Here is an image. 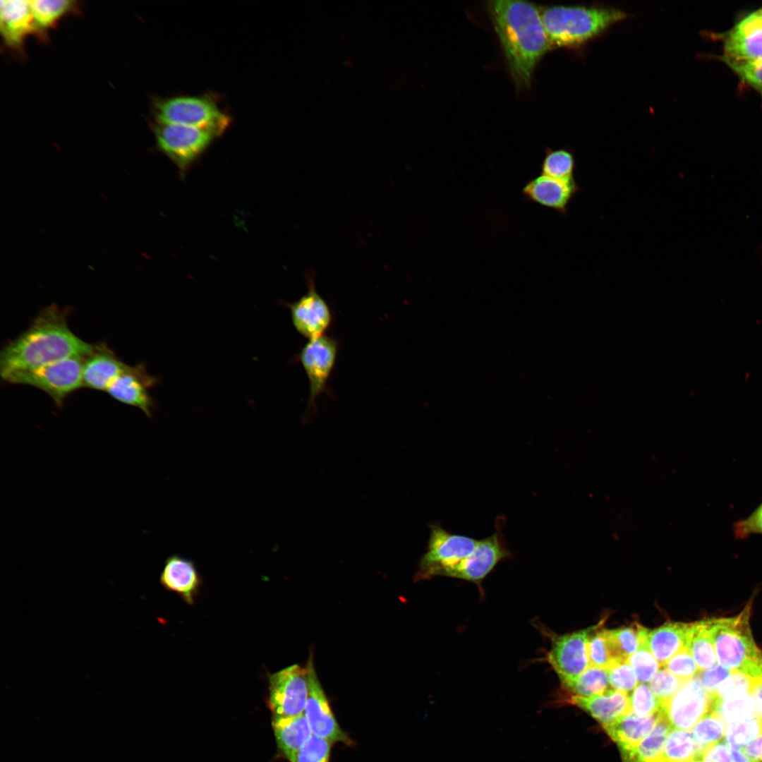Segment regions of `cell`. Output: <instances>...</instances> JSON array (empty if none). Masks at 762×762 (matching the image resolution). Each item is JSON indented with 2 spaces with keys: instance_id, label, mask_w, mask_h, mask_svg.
Returning a JSON list of instances; mask_svg holds the SVG:
<instances>
[{
  "instance_id": "d6986e66",
  "label": "cell",
  "mask_w": 762,
  "mask_h": 762,
  "mask_svg": "<svg viewBox=\"0 0 762 762\" xmlns=\"http://www.w3.org/2000/svg\"><path fill=\"white\" fill-rule=\"evenodd\" d=\"M0 31L6 46L22 53L26 38L35 35L31 1H1Z\"/></svg>"
},
{
  "instance_id": "5b68a950",
  "label": "cell",
  "mask_w": 762,
  "mask_h": 762,
  "mask_svg": "<svg viewBox=\"0 0 762 762\" xmlns=\"http://www.w3.org/2000/svg\"><path fill=\"white\" fill-rule=\"evenodd\" d=\"M152 112L156 123L178 124L207 130L217 137L231 123L229 115L207 95H182L157 99Z\"/></svg>"
},
{
  "instance_id": "7bdbcfd3",
  "label": "cell",
  "mask_w": 762,
  "mask_h": 762,
  "mask_svg": "<svg viewBox=\"0 0 762 762\" xmlns=\"http://www.w3.org/2000/svg\"><path fill=\"white\" fill-rule=\"evenodd\" d=\"M332 743L312 735L299 751L296 762H329Z\"/></svg>"
},
{
  "instance_id": "d590c367",
  "label": "cell",
  "mask_w": 762,
  "mask_h": 762,
  "mask_svg": "<svg viewBox=\"0 0 762 762\" xmlns=\"http://www.w3.org/2000/svg\"><path fill=\"white\" fill-rule=\"evenodd\" d=\"M744 85L752 88L762 100V58L752 60H735L718 56Z\"/></svg>"
},
{
  "instance_id": "f35d334b",
  "label": "cell",
  "mask_w": 762,
  "mask_h": 762,
  "mask_svg": "<svg viewBox=\"0 0 762 762\" xmlns=\"http://www.w3.org/2000/svg\"><path fill=\"white\" fill-rule=\"evenodd\" d=\"M630 711L641 716H649L658 714L661 710V704L652 691L650 686L640 682L634 688L629 697Z\"/></svg>"
},
{
  "instance_id": "ee69618b",
  "label": "cell",
  "mask_w": 762,
  "mask_h": 762,
  "mask_svg": "<svg viewBox=\"0 0 762 762\" xmlns=\"http://www.w3.org/2000/svg\"><path fill=\"white\" fill-rule=\"evenodd\" d=\"M607 673L609 684L616 690L627 693L637 685V677L627 660L614 665L607 670Z\"/></svg>"
},
{
  "instance_id": "f546056e",
  "label": "cell",
  "mask_w": 762,
  "mask_h": 762,
  "mask_svg": "<svg viewBox=\"0 0 762 762\" xmlns=\"http://www.w3.org/2000/svg\"><path fill=\"white\" fill-rule=\"evenodd\" d=\"M608 683L607 670L590 665L575 679L562 686L573 695L588 697L606 691Z\"/></svg>"
},
{
  "instance_id": "f907efd6",
  "label": "cell",
  "mask_w": 762,
  "mask_h": 762,
  "mask_svg": "<svg viewBox=\"0 0 762 762\" xmlns=\"http://www.w3.org/2000/svg\"><path fill=\"white\" fill-rule=\"evenodd\" d=\"M732 762H754L740 749L730 747Z\"/></svg>"
},
{
  "instance_id": "52a82bcc",
  "label": "cell",
  "mask_w": 762,
  "mask_h": 762,
  "mask_svg": "<svg viewBox=\"0 0 762 762\" xmlns=\"http://www.w3.org/2000/svg\"><path fill=\"white\" fill-rule=\"evenodd\" d=\"M156 146L184 176L195 161L217 137L205 129L155 123L152 126Z\"/></svg>"
},
{
  "instance_id": "816d5d0a",
  "label": "cell",
  "mask_w": 762,
  "mask_h": 762,
  "mask_svg": "<svg viewBox=\"0 0 762 762\" xmlns=\"http://www.w3.org/2000/svg\"><path fill=\"white\" fill-rule=\"evenodd\" d=\"M758 11H759L760 14H761V18H762V6L760 8H758Z\"/></svg>"
},
{
  "instance_id": "277c9868",
  "label": "cell",
  "mask_w": 762,
  "mask_h": 762,
  "mask_svg": "<svg viewBox=\"0 0 762 762\" xmlns=\"http://www.w3.org/2000/svg\"><path fill=\"white\" fill-rule=\"evenodd\" d=\"M540 12L551 47H576L626 18L619 10L603 7L553 6Z\"/></svg>"
},
{
  "instance_id": "74e56055",
  "label": "cell",
  "mask_w": 762,
  "mask_h": 762,
  "mask_svg": "<svg viewBox=\"0 0 762 762\" xmlns=\"http://www.w3.org/2000/svg\"><path fill=\"white\" fill-rule=\"evenodd\" d=\"M588 655L590 665L605 670L622 663L616 658L605 629L591 634L588 641Z\"/></svg>"
},
{
  "instance_id": "f1b7e54d",
  "label": "cell",
  "mask_w": 762,
  "mask_h": 762,
  "mask_svg": "<svg viewBox=\"0 0 762 762\" xmlns=\"http://www.w3.org/2000/svg\"><path fill=\"white\" fill-rule=\"evenodd\" d=\"M703 751L695 742L691 732L672 728L664 744V762H688L701 760Z\"/></svg>"
},
{
  "instance_id": "7a4b0ae2",
  "label": "cell",
  "mask_w": 762,
  "mask_h": 762,
  "mask_svg": "<svg viewBox=\"0 0 762 762\" xmlns=\"http://www.w3.org/2000/svg\"><path fill=\"white\" fill-rule=\"evenodd\" d=\"M488 8L515 84L529 87L536 64L551 48L540 9L516 0L490 1Z\"/></svg>"
},
{
  "instance_id": "4fadbf2b",
  "label": "cell",
  "mask_w": 762,
  "mask_h": 762,
  "mask_svg": "<svg viewBox=\"0 0 762 762\" xmlns=\"http://www.w3.org/2000/svg\"><path fill=\"white\" fill-rule=\"evenodd\" d=\"M711 698L698 676L685 681L676 694L661 706L660 713L672 728L691 731L710 710Z\"/></svg>"
},
{
  "instance_id": "7c38bea8",
  "label": "cell",
  "mask_w": 762,
  "mask_h": 762,
  "mask_svg": "<svg viewBox=\"0 0 762 762\" xmlns=\"http://www.w3.org/2000/svg\"><path fill=\"white\" fill-rule=\"evenodd\" d=\"M596 627L555 636L548 653V662L564 685L579 677L589 666L588 641Z\"/></svg>"
},
{
  "instance_id": "ba28073f",
  "label": "cell",
  "mask_w": 762,
  "mask_h": 762,
  "mask_svg": "<svg viewBox=\"0 0 762 762\" xmlns=\"http://www.w3.org/2000/svg\"><path fill=\"white\" fill-rule=\"evenodd\" d=\"M430 527L427 550L421 560L416 574L418 580L440 576L443 571L467 557L474 550L478 540L467 536L452 533L436 523Z\"/></svg>"
},
{
  "instance_id": "7402d4cb",
  "label": "cell",
  "mask_w": 762,
  "mask_h": 762,
  "mask_svg": "<svg viewBox=\"0 0 762 762\" xmlns=\"http://www.w3.org/2000/svg\"><path fill=\"white\" fill-rule=\"evenodd\" d=\"M569 701L588 712L603 726L610 725L630 711L629 696L619 690L607 689L591 696L572 695Z\"/></svg>"
},
{
  "instance_id": "44dd1931",
  "label": "cell",
  "mask_w": 762,
  "mask_h": 762,
  "mask_svg": "<svg viewBox=\"0 0 762 762\" xmlns=\"http://www.w3.org/2000/svg\"><path fill=\"white\" fill-rule=\"evenodd\" d=\"M159 581L164 588L178 594L188 605L194 603L202 582L195 563L178 555L167 559Z\"/></svg>"
},
{
  "instance_id": "d4e9b609",
  "label": "cell",
  "mask_w": 762,
  "mask_h": 762,
  "mask_svg": "<svg viewBox=\"0 0 762 762\" xmlns=\"http://www.w3.org/2000/svg\"><path fill=\"white\" fill-rule=\"evenodd\" d=\"M659 715L641 717L629 711L603 727L622 753L635 748L652 732Z\"/></svg>"
},
{
  "instance_id": "7dc6e473",
  "label": "cell",
  "mask_w": 762,
  "mask_h": 762,
  "mask_svg": "<svg viewBox=\"0 0 762 762\" xmlns=\"http://www.w3.org/2000/svg\"><path fill=\"white\" fill-rule=\"evenodd\" d=\"M701 762H732L730 746L723 740L709 746L703 751Z\"/></svg>"
},
{
  "instance_id": "2e32d148",
  "label": "cell",
  "mask_w": 762,
  "mask_h": 762,
  "mask_svg": "<svg viewBox=\"0 0 762 762\" xmlns=\"http://www.w3.org/2000/svg\"><path fill=\"white\" fill-rule=\"evenodd\" d=\"M722 56L735 60L762 58V18L758 9L741 17L727 31L717 34Z\"/></svg>"
},
{
  "instance_id": "ab89813d",
  "label": "cell",
  "mask_w": 762,
  "mask_h": 762,
  "mask_svg": "<svg viewBox=\"0 0 762 762\" xmlns=\"http://www.w3.org/2000/svg\"><path fill=\"white\" fill-rule=\"evenodd\" d=\"M684 682L661 667L650 681V687L661 706L671 698Z\"/></svg>"
},
{
  "instance_id": "d6a6232c",
  "label": "cell",
  "mask_w": 762,
  "mask_h": 762,
  "mask_svg": "<svg viewBox=\"0 0 762 762\" xmlns=\"http://www.w3.org/2000/svg\"><path fill=\"white\" fill-rule=\"evenodd\" d=\"M576 170L573 153L564 148L548 149L540 165V174L556 179H572Z\"/></svg>"
},
{
  "instance_id": "c3c4849f",
  "label": "cell",
  "mask_w": 762,
  "mask_h": 762,
  "mask_svg": "<svg viewBox=\"0 0 762 762\" xmlns=\"http://www.w3.org/2000/svg\"><path fill=\"white\" fill-rule=\"evenodd\" d=\"M754 762H762V732L742 749Z\"/></svg>"
},
{
  "instance_id": "6da1fadb",
  "label": "cell",
  "mask_w": 762,
  "mask_h": 762,
  "mask_svg": "<svg viewBox=\"0 0 762 762\" xmlns=\"http://www.w3.org/2000/svg\"><path fill=\"white\" fill-rule=\"evenodd\" d=\"M95 345L77 337L68 327L66 311L56 305L43 309L29 327L10 341L0 353L1 377L69 358H86Z\"/></svg>"
},
{
  "instance_id": "f6af8a7d",
  "label": "cell",
  "mask_w": 762,
  "mask_h": 762,
  "mask_svg": "<svg viewBox=\"0 0 762 762\" xmlns=\"http://www.w3.org/2000/svg\"><path fill=\"white\" fill-rule=\"evenodd\" d=\"M733 532L739 539L762 534V502L748 516L734 524Z\"/></svg>"
},
{
  "instance_id": "f5cc1de1",
  "label": "cell",
  "mask_w": 762,
  "mask_h": 762,
  "mask_svg": "<svg viewBox=\"0 0 762 762\" xmlns=\"http://www.w3.org/2000/svg\"><path fill=\"white\" fill-rule=\"evenodd\" d=\"M688 762H701V760H693V761H688Z\"/></svg>"
},
{
  "instance_id": "8992f818",
  "label": "cell",
  "mask_w": 762,
  "mask_h": 762,
  "mask_svg": "<svg viewBox=\"0 0 762 762\" xmlns=\"http://www.w3.org/2000/svg\"><path fill=\"white\" fill-rule=\"evenodd\" d=\"M83 358H69L40 368L12 372L2 377L7 382L38 388L58 407L74 391L83 387Z\"/></svg>"
},
{
  "instance_id": "603a6c76",
  "label": "cell",
  "mask_w": 762,
  "mask_h": 762,
  "mask_svg": "<svg viewBox=\"0 0 762 762\" xmlns=\"http://www.w3.org/2000/svg\"><path fill=\"white\" fill-rule=\"evenodd\" d=\"M689 623L669 622L653 629H646V643L663 667L674 655L686 648Z\"/></svg>"
},
{
  "instance_id": "5bb4252c",
  "label": "cell",
  "mask_w": 762,
  "mask_h": 762,
  "mask_svg": "<svg viewBox=\"0 0 762 762\" xmlns=\"http://www.w3.org/2000/svg\"><path fill=\"white\" fill-rule=\"evenodd\" d=\"M308 668V694L304 715L313 735L325 739L332 744H351V739L339 725L318 677L312 654Z\"/></svg>"
},
{
  "instance_id": "bcb514c9",
  "label": "cell",
  "mask_w": 762,
  "mask_h": 762,
  "mask_svg": "<svg viewBox=\"0 0 762 762\" xmlns=\"http://www.w3.org/2000/svg\"><path fill=\"white\" fill-rule=\"evenodd\" d=\"M732 671L721 666L718 663H715L712 667L701 671L698 677L706 690V691L711 696L716 690L717 687L725 680L731 674Z\"/></svg>"
},
{
  "instance_id": "e575fe53",
  "label": "cell",
  "mask_w": 762,
  "mask_h": 762,
  "mask_svg": "<svg viewBox=\"0 0 762 762\" xmlns=\"http://www.w3.org/2000/svg\"><path fill=\"white\" fill-rule=\"evenodd\" d=\"M762 732V719L757 716L727 724L723 741L730 747L742 749Z\"/></svg>"
},
{
  "instance_id": "60d3db41",
  "label": "cell",
  "mask_w": 762,
  "mask_h": 762,
  "mask_svg": "<svg viewBox=\"0 0 762 762\" xmlns=\"http://www.w3.org/2000/svg\"><path fill=\"white\" fill-rule=\"evenodd\" d=\"M754 679L739 672H732L710 696L711 701H719L730 696L749 693Z\"/></svg>"
},
{
  "instance_id": "9c48e42d",
  "label": "cell",
  "mask_w": 762,
  "mask_h": 762,
  "mask_svg": "<svg viewBox=\"0 0 762 762\" xmlns=\"http://www.w3.org/2000/svg\"><path fill=\"white\" fill-rule=\"evenodd\" d=\"M268 689L272 717L304 713L308 694L307 667L294 664L270 675Z\"/></svg>"
},
{
  "instance_id": "1f68e13d",
  "label": "cell",
  "mask_w": 762,
  "mask_h": 762,
  "mask_svg": "<svg viewBox=\"0 0 762 762\" xmlns=\"http://www.w3.org/2000/svg\"><path fill=\"white\" fill-rule=\"evenodd\" d=\"M727 723L716 712L709 710L691 730L698 747L703 751L710 745L723 740Z\"/></svg>"
},
{
  "instance_id": "9a60e30c",
  "label": "cell",
  "mask_w": 762,
  "mask_h": 762,
  "mask_svg": "<svg viewBox=\"0 0 762 762\" xmlns=\"http://www.w3.org/2000/svg\"><path fill=\"white\" fill-rule=\"evenodd\" d=\"M306 282V293L286 306L295 329L309 340L325 334L332 323V314L327 303L316 289L314 274L310 272Z\"/></svg>"
},
{
  "instance_id": "3957f363",
  "label": "cell",
  "mask_w": 762,
  "mask_h": 762,
  "mask_svg": "<svg viewBox=\"0 0 762 762\" xmlns=\"http://www.w3.org/2000/svg\"><path fill=\"white\" fill-rule=\"evenodd\" d=\"M751 607L748 604L737 615L706 619L717 662L732 671L754 678L762 676V651L750 627Z\"/></svg>"
},
{
  "instance_id": "836d02e7",
  "label": "cell",
  "mask_w": 762,
  "mask_h": 762,
  "mask_svg": "<svg viewBox=\"0 0 762 762\" xmlns=\"http://www.w3.org/2000/svg\"><path fill=\"white\" fill-rule=\"evenodd\" d=\"M605 633L614 654L619 662L627 660L639 647V624L605 629Z\"/></svg>"
},
{
  "instance_id": "b9f144b4",
  "label": "cell",
  "mask_w": 762,
  "mask_h": 762,
  "mask_svg": "<svg viewBox=\"0 0 762 762\" xmlns=\"http://www.w3.org/2000/svg\"><path fill=\"white\" fill-rule=\"evenodd\" d=\"M663 667L684 682L698 676L699 673L694 658L687 648L671 657Z\"/></svg>"
},
{
  "instance_id": "484cf974",
  "label": "cell",
  "mask_w": 762,
  "mask_h": 762,
  "mask_svg": "<svg viewBox=\"0 0 762 762\" xmlns=\"http://www.w3.org/2000/svg\"><path fill=\"white\" fill-rule=\"evenodd\" d=\"M31 6L35 35L42 40L64 17L79 11V2L73 0H32Z\"/></svg>"
},
{
  "instance_id": "ac0fdd59",
  "label": "cell",
  "mask_w": 762,
  "mask_h": 762,
  "mask_svg": "<svg viewBox=\"0 0 762 762\" xmlns=\"http://www.w3.org/2000/svg\"><path fill=\"white\" fill-rule=\"evenodd\" d=\"M581 190L574 178L556 179L540 174L525 183L521 193L526 202L567 216L570 202Z\"/></svg>"
},
{
  "instance_id": "83f0119b",
  "label": "cell",
  "mask_w": 762,
  "mask_h": 762,
  "mask_svg": "<svg viewBox=\"0 0 762 762\" xmlns=\"http://www.w3.org/2000/svg\"><path fill=\"white\" fill-rule=\"evenodd\" d=\"M686 648L690 651L699 672L717 663L713 643L706 619L689 623Z\"/></svg>"
},
{
  "instance_id": "ffe728a7",
  "label": "cell",
  "mask_w": 762,
  "mask_h": 762,
  "mask_svg": "<svg viewBox=\"0 0 762 762\" xmlns=\"http://www.w3.org/2000/svg\"><path fill=\"white\" fill-rule=\"evenodd\" d=\"M127 366L106 344L95 345L92 352L83 361V387L107 391L110 384Z\"/></svg>"
},
{
  "instance_id": "e0dca14e",
  "label": "cell",
  "mask_w": 762,
  "mask_h": 762,
  "mask_svg": "<svg viewBox=\"0 0 762 762\" xmlns=\"http://www.w3.org/2000/svg\"><path fill=\"white\" fill-rule=\"evenodd\" d=\"M158 382V377L149 375L143 363L128 365L110 384L106 392L115 400L137 407L151 418L155 401L150 396V389Z\"/></svg>"
},
{
  "instance_id": "681fc988",
  "label": "cell",
  "mask_w": 762,
  "mask_h": 762,
  "mask_svg": "<svg viewBox=\"0 0 762 762\" xmlns=\"http://www.w3.org/2000/svg\"><path fill=\"white\" fill-rule=\"evenodd\" d=\"M750 694L755 703L756 715L762 719V676L754 679Z\"/></svg>"
},
{
  "instance_id": "8d00e7d4",
  "label": "cell",
  "mask_w": 762,
  "mask_h": 762,
  "mask_svg": "<svg viewBox=\"0 0 762 762\" xmlns=\"http://www.w3.org/2000/svg\"><path fill=\"white\" fill-rule=\"evenodd\" d=\"M646 628L640 625L639 647L627 660L634 669L638 681L644 683L650 682L661 667L646 643Z\"/></svg>"
},
{
  "instance_id": "cb8c5ba5",
  "label": "cell",
  "mask_w": 762,
  "mask_h": 762,
  "mask_svg": "<svg viewBox=\"0 0 762 762\" xmlns=\"http://www.w3.org/2000/svg\"><path fill=\"white\" fill-rule=\"evenodd\" d=\"M277 744L284 756L296 762L298 754L313 735L304 713L292 717H272Z\"/></svg>"
},
{
  "instance_id": "4dcf8cb0",
  "label": "cell",
  "mask_w": 762,
  "mask_h": 762,
  "mask_svg": "<svg viewBox=\"0 0 762 762\" xmlns=\"http://www.w3.org/2000/svg\"><path fill=\"white\" fill-rule=\"evenodd\" d=\"M710 710L718 713L727 724L756 716L755 703L750 692L711 701Z\"/></svg>"
},
{
  "instance_id": "8fae6325",
  "label": "cell",
  "mask_w": 762,
  "mask_h": 762,
  "mask_svg": "<svg viewBox=\"0 0 762 762\" xmlns=\"http://www.w3.org/2000/svg\"><path fill=\"white\" fill-rule=\"evenodd\" d=\"M339 344L334 338L323 334L309 339L298 354L308 380V408L315 410L318 398L327 390V385L334 368Z\"/></svg>"
},
{
  "instance_id": "4316f807",
  "label": "cell",
  "mask_w": 762,
  "mask_h": 762,
  "mask_svg": "<svg viewBox=\"0 0 762 762\" xmlns=\"http://www.w3.org/2000/svg\"><path fill=\"white\" fill-rule=\"evenodd\" d=\"M672 727L660 711L652 732L635 748L622 752L624 762H664L663 750Z\"/></svg>"
},
{
  "instance_id": "30bf717a",
  "label": "cell",
  "mask_w": 762,
  "mask_h": 762,
  "mask_svg": "<svg viewBox=\"0 0 762 762\" xmlns=\"http://www.w3.org/2000/svg\"><path fill=\"white\" fill-rule=\"evenodd\" d=\"M502 522V519H497L495 531L478 540L474 550L467 557L443 571L440 576L481 583L499 562L511 555L503 539Z\"/></svg>"
}]
</instances>
